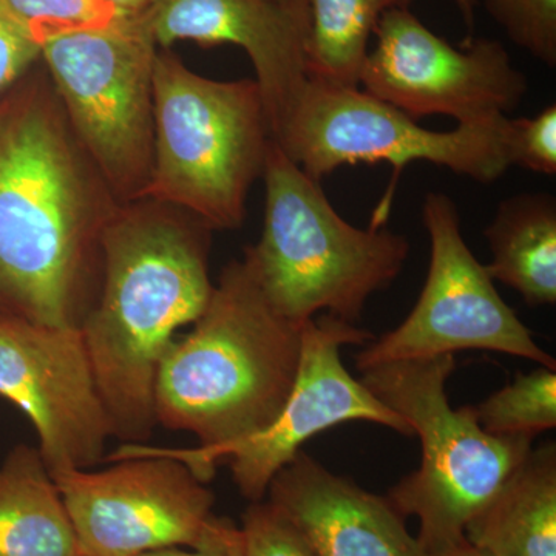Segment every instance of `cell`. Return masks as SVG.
<instances>
[{
	"mask_svg": "<svg viewBox=\"0 0 556 556\" xmlns=\"http://www.w3.org/2000/svg\"><path fill=\"white\" fill-rule=\"evenodd\" d=\"M119 204L39 61L0 97V313L79 329Z\"/></svg>",
	"mask_w": 556,
	"mask_h": 556,
	"instance_id": "cell-1",
	"label": "cell"
},
{
	"mask_svg": "<svg viewBox=\"0 0 556 556\" xmlns=\"http://www.w3.org/2000/svg\"><path fill=\"white\" fill-rule=\"evenodd\" d=\"M139 556H244L243 535L232 519L217 517L199 546L161 548Z\"/></svg>",
	"mask_w": 556,
	"mask_h": 556,
	"instance_id": "cell-26",
	"label": "cell"
},
{
	"mask_svg": "<svg viewBox=\"0 0 556 556\" xmlns=\"http://www.w3.org/2000/svg\"><path fill=\"white\" fill-rule=\"evenodd\" d=\"M155 152L148 195L214 230L243 226L273 134L257 80L204 78L170 49L153 68Z\"/></svg>",
	"mask_w": 556,
	"mask_h": 556,
	"instance_id": "cell-5",
	"label": "cell"
},
{
	"mask_svg": "<svg viewBox=\"0 0 556 556\" xmlns=\"http://www.w3.org/2000/svg\"><path fill=\"white\" fill-rule=\"evenodd\" d=\"M508 116L481 126L434 131L361 87L306 79L274 141L320 181L339 167L388 164L393 179L369 226L383 228L402 172L412 163H431L490 185L511 167L506 142Z\"/></svg>",
	"mask_w": 556,
	"mask_h": 556,
	"instance_id": "cell-8",
	"label": "cell"
},
{
	"mask_svg": "<svg viewBox=\"0 0 556 556\" xmlns=\"http://www.w3.org/2000/svg\"><path fill=\"white\" fill-rule=\"evenodd\" d=\"M115 16H134V14L142 13L152 0H104Z\"/></svg>",
	"mask_w": 556,
	"mask_h": 556,
	"instance_id": "cell-28",
	"label": "cell"
},
{
	"mask_svg": "<svg viewBox=\"0 0 556 556\" xmlns=\"http://www.w3.org/2000/svg\"><path fill=\"white\" fill-rule=\"evenodd\" d=\"M262 178V237L243 258L266 298L292 324L324 313L356 325L369 298L401 276L409 241L386 226L361 229L340 217L320 181L274 139Z\"/></svg>",
	"mask_w": 556,
	"mask_h": 556,
	"instance_id": "cell-4",
	"label": "cell"
},
{
	"mask_svg": "<svg viewBox=\"0 0 556 556\" xmlns=\"http://www.w3.org/2000/svg\"><path fill=\"white\" fill-rule=\"evenodd\" d=\"M266 501L314 556H428L387 496L332 473L303 450L273 478Z\"/></svg>",
	"mask_w": 556,
	"mask_h": 556,
	"instance_id": "cell-15",
	"label": "cell"
},
{
	"mask_svg": "<svg viewBox=\"0 0 556 556\" xmlns=\"http://www.w3.org/2000/svg\"><path fill=\"white\" fill-rule=\"evenodd\" d=\"M492 251L485 265L493 280L515 289L527 305L556 302V199L519 193L501 201L484 232Z\"/></svg>",
	"mask_w": 556,
	"mask_h": 556,
	"instance_id": "cell-18",
	"label": "cell"
},
{
	"mask_svg": "<svg viewBox=\"0 0 556 556\" xmlns=\"http://www.w3.org/2000/svg\"><path fill=\"white\" fill-rule=\"evenodd\" d=\"M486 13L519 49L556 65V0H484Z\"/></svg>",
	"mask_w": 556,
	"mask_h": 556,
	"instance_id": "cell-21",
	"label": "cell"
},
{
	"mask_svg": "<svg viewBox=\"0 0 556 556\" xmlns=\"http://www.w3.org/2000/svg\"><path fill=\"white\" fill-rule=\"evenodd\" d=\"M404 0H308L306 75L339 86L361 87L369 40L383 13Z\"/></svg>",
	"mask_w": 556,
	"mask_h": 556,
	"instance_id": "cell-19",
	"label": "cell"
},
{
	"mask_svg": "<svg viewBox=\"0 0 556 556\" xmlns=\"http://www.w3.org/2000/svg\"><path fill=\"white\" fill-rule=\"evenodd\" d=\"M0 396L35 427L51 475L97 466L115 438L78 328L0 316Z\"/></svg>",
	"mask_w": 556,
	"mask_h": 556,
	"instance_id": "cell-12",
	"label": "cell"
},
{
	"mask_svg": "<svg viewBox=\"0 0 556 556\" xmlns=\"http://www.w3.org/2000/svg\"><path fill=\"white\" fill-rule=\"evenodd\" d=\"M430 556H492L484 548L473 546L470 541L464 540L457 543L456 546L445 548V551L438 552V554Z\"/></svg>",
	"mask_w": 556,
	"mask_h": 556,
	"instance_id": "cell-29",
	"label": "cell"
},
{
	"mask_svg": "<svg viewBox=\"0 0 556 556\" xmlns=\"http://www.w3.org/2000/svg\"><path fill=\"white\" fill-rule=\"evenodd\" d=\"M240 529L244 556H314L305 538L269 501L249 504Z\"/></svg>",
	"mask_w": 556,
	"mask_h": 556,
	"instance_id": "cell-23",
	"label": "cell"
},
{
	"mask_svg": "<svg viewBox=\"0 0 556 556\" xmlns=\"http://www.w3.org/2000/svg\"><path fill=\"white\" fill-rule=\"evenodd\" d=\"M405 5H409L413 0H404ZM453 3L457 7V10L463 14V20L466 22L468 28L473 27L475 13L479 5V0H453Z\"/></svg>",
	"mask_w": 556,
	"mask_h": 556,
	"instance_id": "cell-30",
	"label": "cell"
},
{
	"mask_svg": "<svg viewBox=\"0 0 556 556\" xmlns=\"http://www.w3.org/2000/svg\"><path fill=\"white\" fill-rule=\"evenodd\" d=\"M506 142L511 166L555 175L556 105H547L533 118H508Z\"/></svg>",
	"mask_w": 556,
	"mask_h": 556,
	"instance_id": "cell-24",
	"label": "cell"
},
{
	"mask_svg": "<svg viewBox=\"0 0 556 556\" xmlns=\"http://www.w3.org/2000/svg\"><path fill=\"white\" fill-rule=\"evenodd\" d=\"M269 2H273L278 9L283 10L288 16H291L295 24L306 33V39H308V0H269Z\"/></svg>",
	"mask_w": 556,
	"mask_h": 556,
	"instance_id": "cell-27",
	"label": "cell"
},
{
	"mask_svg": "<svg viewBox=\"0 0 556 556\" xmlns=\"http://www.w3.org/2000/svg\"><path fill=\"white\" fill-rule=\"evenodd\" d=\"M479 426L496 438L536 439L556 427V368L538 365L473 407Z\"/></svg>",
	"mask_w": 556,
	"mask_h": 556,
	"instance_id": "cell-20",
	"label": "cell"
},
{
	"mask_svg": "<svg viewBox=\"0 0 556 556\" xmlns=\"http://www.w3.org/2000/svg\"><path fill=\"white\" fill-rule=\"evenodd\" d=\"M372 339L367 329L328 314L303 325L298 376L276 420L255 437L218 453L217 466L228 460L233 484L244 500H266L278 471L302 452L306 441L328 428L371 422L402 437L415 434L404 417L383 405L343 365L342 346L365 345Z\"/></svg>",
	"mask_w": 556,
	"mask_h": 556,
	"instance_id": "cell-13",
	"label": "cell"
},
{
	"mask_svg": "<svg viewBox=\"0 0 556 556\" xmlns=\"http://www.w3.org/2000/svg\"><path fill=\"white\" fill-rule=\"evenodd\" d=\"M455 354L390 362L364 369L361 382L404 417L422 445V463L388 492L402 517L419 519L428 556L466 540V527L526 459L530 438H496L479 426L473 407L452 408L445 383Z\"/></svg>",
	"mask_w": 556,
	"mask_h": 556,
	"instance_id": "cell-6",
	"label": "cell"
},
{
	"mask_svg": "<svg viewBox=\"0 0 556 556\" xmlns=\"http://www.w3.org/2000/svg\"><path fill=\"white\" fill-rule=\"evenodd\" d=\"M42 42L60 33L100 27L115 17L104 0H5Z\"/></svg>",
	"mask_w": 556,
	"mask_h": 556,
	"instance_id": "cell-22",
	"label": "cell"
},
{
	"mask_svg": "<svg viewBox=\"0 0 556 556\" xmlns=\"http://www.w3.org/2000/svg\"><path fill=\"white\" fill-rule=\"evenodd\" d=\"M214 232L150 197L119 204L105 225L100 287L79 331L115 438L146 441L159 426L156 372L211 300Z\"/></svg>",
	"mask_w": 556,
	"mask_h": 556,
	"instance_id": "cell-2",
	"label": "cell"
},
{
	"mask_svg": "<svg viewBox=\"0 0 556 556\" xmlns=\"http://www.w3.org/2000/svg\"><path fill=\"white\" fill-rule=\"evenodd\" d=\"M40 61V40L0 0V97Z\"/></svg>",
	"mask_w": 556,
	"mask_h": 556,
	"instance_id": "cell-25",
	"label": "cell"
},
{
	"mask_svg": "<svg viewBox=\"0 0 556 556\" xmlns=\"http://www.w3.org/2000/svg\"><path fill=\"white\" fill-rule=\"evenodd\" d=\"M375 36L358 86L409 118L444 115L457 126L492 124L517 109L529 91L527 76L503 43L470 38L452 46L408 7L386 11Z\"/></svg>",
	"mask_w": 556,
	"mask_h": 556,
	"instance_id": "cell-11",
	"label": "cell"
},
{
	"mask_svg": "<svg viewBox=\"0 0 556 556\" xmlns=\"http://www.w3.org/2000/svg\"><path fill=\"white\" fill-rule=\"evenodd\" d=\"M0 556H80L56 482L28 445L0 466Z\"/></svg>",
	"mask_w": 556,
	"mask_h": 556,
	"instance_id": "cell-17",
	"label": "cell"
},
{
	"mask_svg": "<svg viewBox=\"0 0 556 556\" xmlns=\"http://www.w3.org/2000/svg\"><path fill=\"white\" fill-rule=\"evenodd\" d=\"M105 470L51 475L80 556H139L199 546L217 519L207 482L160 448L130 445Z\"/></svg>",
	"mask_w": 556,
	"mask_h": 556,
	"instance_id": "cell-10",
	"label": "cell"
},
{
	"mask_svg": "<svg viewBox=\"0 0 556 556\" xmlns=\"http://www.w3.org/2000/svg\"><path fill=\"white\" fill-rule=\"evenodd\" d=\"M430 237L426 285L408 317L356 354L358 371L390 364L485 350L556 368L532 331L501 299L485 265L471 254L460 229L456 203L447 193L428 192L422 206Z\"/></svg>",
	"mask_w": 556,
	"mask_h": 556,
	"instance_id": "cell-9",
	"label": "cell"
},
{
	"mask_svg": "<svg viewBox=\"0 0 556 556\" xmlns=\"http://www.w3.org/2000/svg\"><path fill=\"white\" fill-rule=\"evenodd\" d=\"M159 50L144 13L40 42L70 126L121 204L144 199L152 179Z\"/></svg>",
	"mask_w": 556,
	"mask_h": 556,
	"instance_id": "cell-7",
	"label": "cell"
},
{
	"mask_svg": "<svg viewBox=\"0 0 556 556\" xmlns=\"http://www.w3.org/2000/svg\"><path fill=\"white\" fill-rule=\"evenodd\" d=\"M466 538L492 556H556V447L530 450L500 492L470 519Z\"/></svg>",
	"mask_w": 556,
	"mask_h": 556,
	"instance_id": "cell-16",
	"label": "cell"
},
{
	"mask_svg": "<svg viewBox=\"0 0 556 556\" xmlns=\"http://www.w3.org/2000/svg\"><path fill=\"white\" fill-rule=\"evenodd\" d=\"M303 325L274 308L247 260L229 262L206 309L172 342L156 372V422L193 434L200 445L161 452L211 481L218 453L268 428L283 408Z\"/></svg>",
	"mask_w": 556,
	"mask_h": 556,
	"instance_id": "cell-3",
	"label": "cell"
},
{
	"mask_svg": "<svg viewBox=\"0 0 556 556\" xmlns=\"http://www.w3.org/2000/svg\"><path fill=\"white\" fill-rule=\"evenodd\" d=\"M160 49L178 40L232 43L255 70L276 138L306 75V33L269 0H152L142 11Z\"/></svg>",
	"mask_w": 556,
	"mask_h": 556,
	"instance_id": "cell-14",
	"label": "cell"
},
{
	"mask_svg": "<svg viewBox=\"0 0 556 556\" xmlns=\"http://www.w3.org/2000/svg\"><path fill=\"white\" fill-rule=\"evenodd\" d=\"M0 316H5V314L0 313Z\"/></svg>",
	"mask_w": 556,
	"mask_h": 556,
	"instance_id": "cell-31",
	"label": "cell"
}]
</instances>
